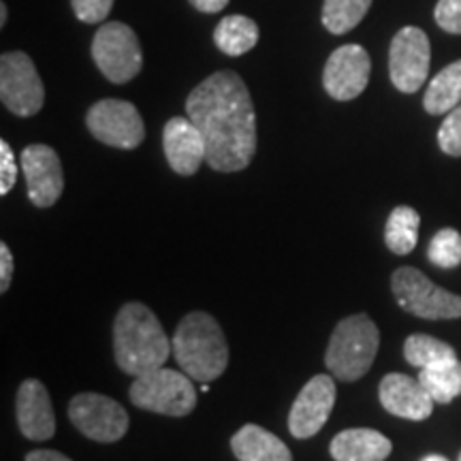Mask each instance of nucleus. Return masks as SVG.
<instances>
[{"instance_id": "obj_1", "label": "nucleus", "mask_w": 461, "mask_h": 461, "mask_svg": "<svg viewBox=\"0 0 461 461\" xmlns=\"http://www.w3.org/2000/svg\"><path fill=\"white\" fill-rule=\"evenodd\" d=\"M186 113L205 141V163L214 171L246 169L257 154V113L238 73L218 71L188 95Z\"/></svg>"}, {"instance_id": "obj_2", "label": "nucleus", "mask_w": 461, "mask_h": 461, "mask_svg": "<svg viewBox=\"0 0 461 461\" xmlns=\"http://www.w3.org/2000/svg\"><path fill=\"white\" fill-rule=\"evenodd\" d=\"M173 346L157 314L140 302L124 303L113 322V355L124 374L140 378L165 367Z\"/></svg>"}, {"instance_id": "obj_3", "label": "nucleus", "mask_w": 461, "mask_h": 461, "mask_svg": "<svg viewBox=\"0 0 461 461\" xmlns=\"http://www.w3.org/2000/svg\"><path fill=\"white\" fill-rule=\"evenodd\" d=\"M171 346L182 372L197 383H212L229 366L227 338L214 316L201 310L184 316Z\"/></svg>"}, {"instance_id": "obj_4", "label": "nucleus", "mask_w": 461, "mask_h": 461, "mask_svg": "<svg viewBox=\"0 0 461 461\" xmlns=\"http://www.w3.org/2000/svg\"><path fill=\"white\" fill-rule=\"evenodd\" d=\"M380 346V331L367 314L346 316L331 333L325 366L336 380L357 383L370 372Z\"/></svg>"}, {"instance_id": "obj_5", "label": "nucleus", "mask_w": 461, "mask_h": 461, "mask_svg": "<svg viewBox=\"0 0 461 461\" xmlns=\"http://www.w3.org/2000/svg\"><path fill=\"white\" fill-rule=\"evenodd\" d=\"M131 402L141 411L167 417H188L197 408V391L186 372L158 367L135 378L131 387Z\"/></svg>"}, {"instance_id": "obj_6", "label": "nucleus", "mask_w": 461, "mask_h": 461, "mask_svg": "<svg viewBox=\"0 0 461 461\" xmlns=\"http://www.w3.org/2000/svg\"><path fill=\"white\" fill-rule=\"evenodd\" d=\"M391 291L403 312L428 321L461 319V297L436 286L414 267H400L391 276Z\"/></svg>"}, {"instance_id": "obj_7", "label": "nucleus", "mask_w": 461, "mask_h": 461, "mask_svg": "<svg viewBox=\"0 0 461 461\" xmlns=\"http://www.w3.org/2000/svg\"><path fill=\"white\" fill-rule=\"evenodd\" d=\"M92 58L112 84L131 82L143 67L140 39L122 22H107L96 31L92 39Z\"/></svg>"}, {"instance_id": "obj_8", "label": "nucleus", "mask_w": 461, "mask_h": 461, "mask_svg": "<svg viewBox=\"0 0 461 461\" xmlns=\"http://www.w3.org/2000/svg\"><path fill=\"white\" fill-rule=\"evenodd\" d=\"M0 99L11 113L20 118L41 112L45 88L37 67L24 51H7L0 58Z\"/></svg>"}, {"instance_id": "obj_9", "label": "nucleus", "mask_w": 461, "mask_h": 461, "mask_svg": "<svg viewBox=\"0 0 461 461\" xmlns=\"http://www.w3.org/2000/svg\"><path fill=\"white\" fill-rule=\"evenodd\" d=\"M86 124L95 140L118 149H135L146 137L141 113L129 101L103 99L86 115Z\"/></svg>"}, {"instance_id": "obj_10", "label": "nucleus", "mask_w": 461, "mask_h": 461, "mask_svg": "<svg viewBox=\"0 0 461 461\" xmlns=\"http://www.w3.org/2000/svg\"><path fill=\"white\" fill-rule=\"evenodd\" d=\"M68 419L86 438L95 442H118L129 431V414L112 397L79 393L68 403Z\"/></svg>"}, {"instance_id": "obj_11", "label": "nucleus", "mask_w": 461, "mask_h": 461, "mask_svg": "<svg viewBox=\"0 0 461 461\" xmlns=\"http://www.w3.org/2000/svg\"><path fill=\"white\" fill-rule=\"evenodd\" d=\"M431 62L429 39L420 28L406 26L395 34L389 48V75L400 92L412 95L428 82Z\"/></svg>"}, {"instance_id": "obj_12", "label": "nucleus", "mask_w": 461, "mask_h": 461, "mask_svg": "<svg viewBox=\"0 0 461 461\" xmlns=\"http://www.w3.org/2000/svg\"><path fill=\"white\" fill-rule=\"evenodd\" d=\"M336 380L331 374H319L310 378L288 412V431L299 440L319 434L336 406Z\"/></svg>"}, {"instance_id": "obj_13", "label": "nucleus", "mask_w": 461, "mask_h": 461, "mask_svg": "<svg viewBox=\"0 0 461 461\" xmlns=\"http://www.w3.org/2000/svg\"><path fill=\"white\" fill-rule=\"evenodd\" d=\"M372 73L370 54L357 43L338 48L322 68V86L336 101H353L367 88Z\"/></svg>"}, {"instance_id": "obj_14", "label": "nucleus", "mask_w": 461, "mask_h": 461, "mask_svg": "<svg viewBox=\"0 0 461 461\" xmlns=\"http://www.w3.org/2000/svg\"><path fill=\"white\" fill-rule=\"evenodd\" d=\"M20 163L26 177L31 203L41 207V210L54 205L65 190L62 163L56 149L45 146V143H32V146L24 148Z\"/></svg>"}, {"instance_id": "obj_15", "label": "nucleus", "mask_w": 461, "mask_h": 461, "mask_svg": "<svg viewBox=\"0 0 461 461\" xmlns=\"http://www.w3.org/2000/svg\"><path fill=\"white\" fill-rule=\"evenodd\" d=\"M378 397L383 408L389 414L408 420H425L434 412V400L420 384L419 378H411L406 374H387L380 380Z\"/></svg>"}, {"instance_id": "obj_16", "label": "nucleus", "mask_w": 461, "mask_h": 461, "mask_svg": "<svg viewBox=\"0 0 461 461\" xmlns=\"http://www.w3.org/2000/svg\"><path fill=\"white\" fill-rule=\"evenodd\" d=\"M15 414L20 431L28 440H50L56 431V414L50 393L41 380L28 378L20 384L15 400Z\"/></svg>"}, {"instance_id": "obj_17", "label": "nucleus", "mask_w": 461, "mask_h": 461, "mask_svg": "<svg viewBox=\"0 0 461 461\" xmlns=\"http://www.w3.org/2000/svg\"><path fill=\"white\" fill-rule=\"evenodd\" d=\"M167 163L177 176H194L205 163V141L190 118H171L163 129Z\"/></svg>"}, {"instance_id": "obj_18", "label": "nucleus", "mask_w": 461, "mask_h": 461, "mask_svg": "<svg viewBox=\"0 0 461 461\" xmlns=\"http://www.w3.org/2000/svg\"><path fill=\"white\" fill-rule=\"evenodd\" d=\"M331 457L336 461H384L393 451L387 436L376 429H344L331 440Z\"/></svg>"}, {"instance_id": "obj_19", "label": "nucleus", "mask_w": 461, "mask_h": 461, "mask_svg": "<svg viewBox=\"0 0 461 461\" xmlns=\"http://www.w3.org/2000/svg\"><path fill=\"white\" fill-rule=\"evenodd\" d=\"M230 448L240 461H293L285 442L255 423L244 425L230 438Z\"/></svg>"}, {"instance_id": "obj_20", "label": "nucleus", "mask_w": 461, "mask_h": 461, "mask_svg": "<svg viewBox=\"0 0 461 461\" xmlns=\"http://www.w3.org/2000/svg\"><path fill=\"white\" fill-rule=\"evenodd\" d=\"M457 105H461V60L442 68L431 79L423 96L425 112L431 115L448 113Z\"/></svg>"}, {"instance_id": "obj_21", "label": "nucleus", "mask_w": 461, "mask_h": 461, "mask_svg": "<svg viewBox=\"0 0 461 461\" xmlns=\"http://www.w3.org/2000/svg\"><path fill=\"white\" fill-rule=\"evenodd\" d=\"M216 48L227 56H241L258 43V26L246 15H227L214 31Z\"/></svg>"}, {"instance_id": "obj_22", "label": "nucleus", "mask_w": 461, "mask_h": 461, "mask_svg": "<svg viewBox=\"0 0 461 461\" xmlns=\"http://www.w3.org/2000/svg\"><path fill=\"white\" fill-rule=\"evenodd\" d=\"M420 216L417 210L400 205L391 212L387 227H384V244L393 255H411L419 241Z\"/></svg>"}, {"instance_id": "obj_23", "label": "nucleus", "mask_w": 461, "mask_h": 461, "mask_svg": "<svg viewBox=\"0 0 461 461\" xmlns=\"http://www.w3.org/2000/svg\"><path fill=\"white\" fill-rule=\"evenodd\" d=\"M403 357L411 366L425 370V367H438L442 363L455 361L457 353L451 344L442 342V339L425 336V333H414L403 342Z\"/></svg>"}, {"instance_id": "obj_24", "label": "nucleus", "mask_w": 461, "mask_h": 461, "mask_svg": "<svg viewBox=\"0 0 461 461\" xmlns=\"http://www.w3.org/2000/svg\"><path fill=\"white\" fill-rule=\"evenodd\" d=\"M419 380L436 403H451L461 395V363L455 359L438 367H425Z\"/></svg>"}, {"instance_id": "obj_25", "label": "nucleus", "mask_w": 461, "mask_h": 461, "mask_svg": "<svg viewBox=\"0 0 461 461\" xmlns=\"http://www.w3.org/2000/svg\"><path fill=\"white\" fill-rule=\"evenodd\" d=\"M372 7V0H325L322 3V26L331 34H346L359 24Z\"/></svg>"}, {"instance_id": "obj_26", "label": "nucleus", "mask_w": 461, "mask_h": 461, "mask_svg": "<svg viewBox=\"0 0 461 461\" xmlns=\"http://www.w3.org/2000/svg\"><path fill=\"white\" fill-rule=\"evenodd\" d=\"M429 261L436 267L453 269L461 265V233L455 229L438 230L428 248Z\"/></svg>"}, {"instance_id": "obj_27", "label": "nucleus", "mask_w": 461, "mask_h": 461, "mask_svg": "<svg viewBox=\"0 0 461 461\" xmlns=\"http://www.w3.org/2000/svg\"><path fill=\"white\" fill-rule=\"evenodd\" d=\"M438 146L448 157H461V105L447 113L445 122L438 131Z\"/></svg>"}, {"instance_id": "obj_28", "label": "nucleus", "mask_w": 461, "mask_h": 461, "mask_svg": "<svg viewBox=\"0 0 461 461\" xmlns=\"http://www.w3.org/2000/svg\"><path fill=\"white\" fill-rule=\"evenodd\" d=\"M73 14L84 24H101L112 14L113 0H71Z\"/></svg>"}, {"instance_id": "obj_29", "label": "nucleus", "mask_w": 461, "mask_h": 461, "mask_svg": "<svg viewBox=\"0 0 461 461\" xmlns=\"http://www.w3.org/2000/svg\"><path fill=\"white\" fill-rule=\"evenodd\" d=\"M436 24L448 34H461V0H438Z\"/></svg>"}, {"instance_id": "obj_30", "label": "nucleus", "mask_w": 461, "mask_h": 461, "mask_svg": "<svg viewBox=\"0 0 461 461\" xmlns=\"http://www.w3.org/2000/svg\"><path fill=\"white\" fill-rule=\"evenodd\" d=\"M17 180V165L15 154L7 141H0V194H9V190L15 186Z\"/></svg>"}, {"instance_id": "obj_31", "label": "nucleus", "mask_w": 461, "mask_h": 461, "mask_svg": "<svg viewBox=\"0 0 461 461\" xmlns=\"http://www.w3.org/2000/svg\"><path fill=\"white\" fill-rule=\"evenodd\" d=\"M14 278V255L7 244H0V293H7Z\"/></svg>"}, {"instance_id": "obj_32", "label": "nucleus", "mask_w": 461, "mask_h": 461, "mask_svg": "<svg viewBox=\"0 0 461 461\" xmlns=\"http://www.w3.org/2000/svg\"><path fill=\"white\" fill-rule=\"evenodd\" d=\"M201 14H218L229 5V0H188Z\"/></svg>"}, {"instance_id": "obj_33", "label": "nucleus", "mask_w": 461, "mask_h": 461, "mask_svg": "<svg viewBox=\"0 0 461 461\" xmlns=\"http://www.w3.org/2000/svg\"><path fill=\"white\" fill-rule=\"evenodd\" d=\"M26 461H71V459H68L67 455H62L58 451H48V448H43V451L28 453Z\"/></svg>"}, {"instance_id": "obj_34", "label": "nucleus", "mask_w": 461, "mask_h": 461, "mask_svg": "<svg viewBox=\"0 0 461 461\" xmlns=\"http://www.w3.org/2000/svg\"><path fill=\"white\" fill-rule=\"evenodd\" d=\"M7 24V5L0 3V26Z\"/></svg>"}, {"instance_id": "obj_35", "label": "nucleus", "mask_w": 461, "mask_h": 461, "mask_svg": "<svg viewBox=\"0 0 461 461\" xmlns=\"http://www.w3.org/2000/svg\"><path fill=\"white\" fill-rule=\"evenodd\" d=\"M420 461H448V459L442 457V455H428V457L420 459Z\"/></svg>"}, {"instance_id": "obj_36", "label": "nucleus", "mask_w": 461, "mask_h": 461, "mask_svg": "<svg viewBox=\"0 0 461 461\" xmlns=\"http://www.w3.org/2000/svg\"><path fill=\"white\" fill-rule=\"evenodd\" d=\"M201 391H203V393L205 391H210V383H201Z\"/></svg>"}, {"instance_id": "obj_37", "label": "nucleus", "mask_w": 461, "mask_h": 461, "mask_svg": "<svg viewBox=\"0 0 461 461\" xmlns=\"http://www.w3.org/2000/svg\"><path fill=\"white\" fill-rule=\"evenodd\" d=\"M459 461H461V455H459Z\"/></svg>"}]
</instances>
